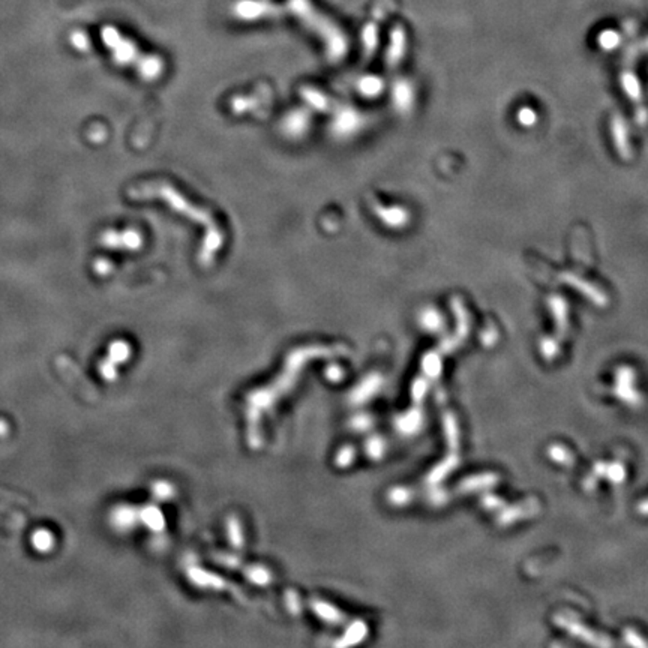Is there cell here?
<instances>
[{"label": "cell", "mask_w": 648, "mask_h": 648, "mask_svg": "<svg viewBox=\"0 0 648 648\" xmlns=\"http://www.w3.org/2000/svg\"><path fill=\"white\" fill-rule=\"evenodd\" d=\"M131 197L134 199H159L164 203H167L174 212L185 215L188 219L199 224L203 227V244L199 252V260L201 266H210L216 257V254L224 245V233L221 231L219 225L212 218L207 210L195 206L194 203L188 201L182 194L173 186L156 182V184H144L140 188L131 191Z\"/></svg>", "instance_id": "cell-1"}, {"label": "cell", "mask_w": 648, "mask_h": 648, "mask_svg": "<svg viewBox=\"0 0 648 648\" xmlns=\"http://www.w3.org/2000/svg\"><path fill=\"white\" fill-rule=\"evenodd\" d=\"M102 39L107 47L113 50V54L119 64L135 66L144 80H156L161 77L164 64L161 59L154 56H141L134 44L122 38L114 29L105 27L102 30Z\"/></svg>", "instance_id": "cell-2"}, {"label": "cell", "mask_w": 648, "mask_h": 648, "mask_svg": "<svg viewBox=\"0 0 648 648\" xmlns=\"http://www.w3.org/2000/svg\"><path fill=\"white\" fill-rule=\"evenodd\" d=\"M335 120H334V131L338 132L339 135H349L353 134L359 126H360V120L362 116L352 110V107H342V109H335Z\"/></svg>", "instance_id": "cell-3"}, {"label": "cell", "mask_w": 648, "mask_h": 648, "mask_svg": "<svg viewBox=\"0 0 648 648\" xmlns=\"http://www.w3.org/2000/svg\"><path fill=\"white\" fill-rule=\"evenodd\" d=\"M284 131L287 135H290V137H300V135H304L308 128H309V116L306 114V111L304 110H296L293 113H290L287 117H285L284 120Z\"/></svg>", "instance_id": "cell-4"}, {"label": "cell", "mask_w": 648, "mask_h": 648, "mask_svg": "<svg viewBox=\"0 0 648 648\" xmlns=\"http://www.w3.org/2000/svg\"><path fill=\"white\" fill-rule=\"evenodd\" d=\"M302 96L311 105V107H314L315 110H320V111H330L332 110L330 109V104H332L330 98H327L326 95L319 92V90L305 87V89H302Z\"/></svg>", "instance_id": "cell-5"}, {"label": "cell", "mask_w": 648, "mask_h": 648, "mask_svg": "<svg viewBox=\"0 0 648 648\" xmlns=\"http://www.w3.org/2000/svg\"><path fill=\"white\" fill-rule=\"evenodd\" d=\"M32 544H34L35 549H38L39 552H47L54 545V537L47 530H38L32 536Z\"/></svg>", "instance_id": "cell-6"}, {"label": "cell", "mask_w": 648, "mask_h": 648, "mask_svg": "<svg viewBox=\"0 0 648 648\" xmlns=\"http://www.w3.org/2000/svg\"><path fill=\"white\" fill-rule=\"evenodd\" d=\"M382 81L379 79H375V77H367L362 80L359 83V92L362 95H365L368 98H372V96H377L380 92H382Z\"/></svg>", "instance_id": "cell-7"}]
</instances>
